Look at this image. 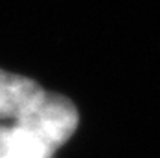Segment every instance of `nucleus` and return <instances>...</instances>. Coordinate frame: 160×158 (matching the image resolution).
Listing matches in <instances>:
<instances>
[{"label": "nucleus", "mask_w": 160, "mask_h": 158, "mask_svg": "<svg viewBox=\"0 0 160 158\" xmlns=\"http://www.w3.org/2000/svg\"><path fill=\"white\" fill-rule=\"evenodd\" d=\"M55 149L20 125H0V158H53Z\"/></svg>", "instance_id": "obj_3"}, {"label": "nucleus", "mask_w": 160, "mask_h": 158, "mask_svg": "<svg viewBox=\"0 0 160 158\" xmlns=\"http://www.w3.org/2000/svg\"><path fill=\"white\" fill-rule=\"evenodd\" d=\"M15 123L30 131L50 147L57 149L76 132L79 114L68 97L42 92L32 107L15 120Z\"/></svg>", "instance_id": "obj_1"}, {"label": "nucleus", "mask_w": 160, "mask_h": 158, "mask_svg": "<svg viewBox=\"0 0 160 158\" xmlns=\"http://www.w3.org/2000/svg\"><path fill=\"white\" fill-rule=\"evenodd\" d=\"M42 92L33 79L0 68V118L18 120Z\"/></svg>", "instance_id": "obj_2"}]
</instances>
